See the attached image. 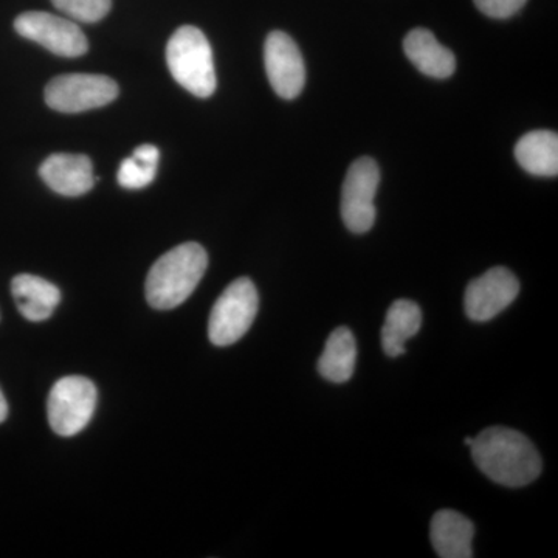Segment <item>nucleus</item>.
<instances>
[{
	"label": "nucleus",
	"mask_w": 558,
	"mask_h": 558,
	"mask_svg": "<svg viewBox=\"0 0 558 558\" xmlns=\"http://www.w3.org/2000/svg\"><path fill=\"white\" fill-rule=\"evenodd\" d=\"M7 416H9V403H7L5 396L0 389V424L5 421Z\"/></svg>",
	"instance_id": "412c9836"
},
{
	"label": "nucleus",
	"mask_w": 558,
	"mask_h": 558,
	"mask_svg": "<svg viewBox=\"0 0 558 558\" xmlns=\"http://www.w3.org/2000/svg\"><path fill=\"white\" fill-rule=\"evenodd\" d=\"M39 174L50 190L68 197L89 193L98 180L92 160L83 154H53L40 165Z\"/></svg>",
	"instance_id": "9b49d317"
},
{
	"label": "nucleus",
	"mask_w": 558,
	"mask_h": 558,
	"mask_svg": "<svg viewBox=\"0 0 558 558\" xmlns=\"http://www.w3.org/2000/svg\"><path fill=\"white\" fill-rule=\"evenodd\" d=\"M264 62L274 90L284 100L299 97L306 84L303 54L284 32H271L264 46Z\"/></svg>",
	"instance_id": "9d476101"
},
{
	"label": "nucleus",
	"mask_w": 558,
	"mask_h": 558,
	"mask_svg": "<svg viewBox=\"0 0 558 558\" xmlns=\"http://www.w3.org/2000/svg\"><path fill=\"white\" fill-rule=\"evenodd\" d=\"M429 537L440 558L473 557L475 526L468 517L457 510L444 509L435 513L429 529Z\"/></svg>",
	"instance_id": "f8f14e48"
},
{
	"label": "nucleus",
	"mask_w": 558,
	"mask_h": 558,
	"mask_svg": "<svg viewBox=\"0 0 558 558\" xmlns=\"http://www.w3.org/2000/svg\"><path fill=\"white\" fill-rule=\"evenodd\" d=\"M44 97L47 106L57 112H86L116 100L119 97V84L105 75L69 73L51 80Z\"/></svg>",
	"instance_id": "423d86ee"
},
{
	"label": "nucleus",
	"mask_w": 558,
	"mask_h": 558,
	"mask_svg": "<svg viewBox=\"0 0 558 558\" xmlns=\"http://www.w3.org/2000/svg\"><path fill=\"white\" fill-rule=\"evenodd\" d=\"M470 450L481 472L499 486L524 487L542 473L538 450L517 429L486 428L473 438Z\"/></svg>",
	"instance_id": "f257e3e1"
},
{
	"label": "nucleus",
	"mask_w": 558,
	"mask_h": 558,
	"mask_svg": "<svg viewBox=\"0 0 558 558\" xmlns=\"http://www.w3.org/2000/svg\"><path fill=\"white\" fill-rule=\"evenodd\" d=\"M403 50L409 60L432 78H449L457 70L453 51L440 46L439 40L427 28L411 31L403 40Z\"/></svg>",
	"instance_id": "4468645a"
},
{
	"label": "nucleus",
	"mask_w": 558,
	"mask_h": 558,
	"mask_svg": "<svg viewBox=\"0 0 558 558\" xmlns=\"http://www.w3.org/2000/svg\"><path fill=\"white\" fill-rule=\"evenodd\" d=\"M159 161L160 150L157 146H138L130 159L121 161L119 175H117L120 186L126 190L146 189L156 179Z\"/></svg>",
	"instance_id": "a211bd4d"
},
{
	"label": "nucleus",
	"mask_w": 558,
	"mask_h": 558,
	"mask_svg": "<svg viewBox=\"0 0 558 558\" xmlns=\"http://www.w3.org/2000/svg\"><path fill=\"white\" fill-rule=\"evenodd\" d=\"M167 62L172 78L197 98L215 94V60L207 36L193 25H183L168 40Z\"/></svg>",
	"instance_id": "7ed1b4c3"
},
{
	"label": "nucleus",
	"mask_w": 558,
	"mask_h": 558,
	"mask_svg": "<svg viewBox=\"0 0 558 558\" xmlns=\"http://www.w3.org/2000/svg\"><path fill=\"white\" fill-rule=\"evenodd\" d=\"M476 9L494 20H508L519 13L527 0H473Z\"/></svg>",
	"instance_id": "aec40b11"
},
{
	"label": "nucleus",
	"mask_w": 558,
	"mask_h": 558,
	"mask_svg": "<svg viewBox=\"0 0 558 558\" xmlns=\"http://www.w3.org/2000/svg\"><path fill=\"white\" fill-rule=\"evenodd\" d=\"M258 307V290L252 279L238 278L231 282L216 301L209 315V341L220 348L240 341L252 328Z\"/></svg>",
	"instance_id": "20e7f679"
},
{
	"label": "nucleus",
	"mask_w": 558,
	"mask_h": 558,
	"mask_svg": "<svg viewBox=\"0 0 558 558\" xmlns=\"http://www.w3.org/2000/svg\"><path fill=\"white\" fill-rule=\"evenodd\" d=\"M520 293V282L506 267H494L473 279L464 295V310L472 322L486 323L508 310Z\"/></svg>",
	"instance_id": "1a4fd4ad"
},
{
	"label": "nucleus",
	"mask_w": 558,
	"mask_h": 558,
	"mask_svg": "<svg viewBox=\"0 0 558 558\" xmlns=\"http://www.w3.org/2000/svg\"><path fill=\"white\" fill-rule=\"evenodd\" d=\"M11 293L22 317L33 323L49 319L61 303V290L58 286L31 274L14 277L11 281Z\"/></svg>",
	"instance_id": "ddd939ff"
},
{
	"label": "nucleus",
	"mask_w": 558,
	"mask_h": 558,
	"mask_svg": "<svg viewBox=\"0 0 558 558\" xmlns=\"http://www.w3.org/2000/svg\"><path fill=\"white\" fill-rule=\"evenodd\" d=\"M72 21L95 24L108 16L112 0H51Z\"/></svg>",
	"instance_id": "6ab92c4d"
},
{
	"label": "nucleus",
	"mask_w": 558,
	"mask_h": 558,
	"mask_svg": "<svg viewBox=\"0 0 558 558\" xmlns=\"http://www.w3.org/2000/svg\"><path fill=\"white\" fill-rule=\"evenodd\" d=\"M14 31L58 57H83L89 50V40L75 22L47 11L20 14L14 21Z\"/></svg>",
	"instance_id": "6e6552de"
},
{
	"label": "nucleus",
	"mask_w": 558,
	"mask_h": 558,
	"mask_svg": "<svg viewBox=\"0 0 558 558\" xmlns=\"http://www.w3.org/2000/svg\"><path fill=\"white\" fill-rule=\"evenodd\" d=\"M464 442H465V446L472 447L473 438H468L464 440Z\"/></svg>",
	"instance_id": "4be33fe9"
},
{
	"label": "nucleus",
	"mask_w": 558,
	"mask_h": 558,
	"mask_svg": "<svg viewBox=\"0 0 558 558\" xmlns=\"http://www.w3.org/2000/svg\"><path fill=\"white\" fill-rule=\"evenodd\" d=\"M97 400L94 381L81 376L62 377L51 388L47 402L51 429L64 438L78 435L89 425Z\"/></svg>",
	"instance_id": "39448f33"
},
{
	"label": "nucleus",
	"mask_w": 558,
	"mask_h": 558,
	"mask_svg": "<svg viewBox=\"0 0 558 558\" xmlns=\"http://www.w3.org/2000/svg\"><path fill=\"white\" fill-rule=\"evenodd\" d=\"M520 167L532 175L556 178L558 174V135L553 131H532L515 146Z\"/></svg>",
	"instance_id": "2eb2a0df"
},
{
	"label": "nucleus",
	"mask_w": 558,
	"mask_h": 558,
	"mask_svg": "<svg viewBox=\"0 0 558 558\" xmlns=\"http://www.w3.org/2000/svg\"><path fill=\"white\" fill-rule=\"evenodd\" d=\"M422 311L414 301L398 300L389 306L384 328L381 348L388 357L405 354V343L421 330Z\"/></svg>",
	"instance_id": "dca6fc26"
},
{
	"label": "nucleus",
	"mask_w": 558,
	"mask_h": 558,
	"mask_svg": "<svg viewBox=\"0 0 558 558\" xmlns=\"http://www.w3.org/2000/svg\"><path fill=\"white\" fill-rule=\"evenodd\" d=\"M357 343L351 329L337 328L330 333L318 360V373L332 384H344L354 376Z\"/></svg>",
	"instance_id": "f3484780"
},
{
	"label": "nucleus",
	"mask_w": 558,
	"mask_h": 558,
	"mask_svg": "<svg viewBox=\"0 0 558 558\" xmlns=\"http://www.w3.org/2000/svg\"><path fill=\"white\" fill-rule=\"evenodd\" d=\"M379 183V165L369 157H362L349 168L341 191V218L352 233L363 234L373 229Z\"/></svg>",
	"instance_id": "0eeeda50"
},
{
	"label": "nucleus",
	"mask_w": 558,
	"mask_h": 558,
	"mask_svg": "<svg viewBox=\"0 0 558 558\" xmlns=\"http://www.w3.org/2000/svg\"><path fill=\"white\" fill-rule=\"evenodd\" d=\"M208 267V255L197 242H185L165 253L146 278V300L157 311H170L193 295Z\"/></svg>",
	"instance_id": "f03ea898"
}]
</instances>
